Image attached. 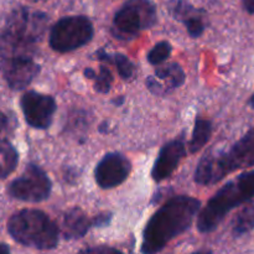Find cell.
<instances>
[{
  "label": "cell",
  "instance_id": "21",
  "mask_svg": "<svg viewBox=\"0 0 254 254\" xmlns=\"http://www.w3.org/2000/svg\"><path fill=\"white\" fill-rule=\"evenodd\" d=\"M15 122L14 117L7 116L5 112L0 111V144L5 141H10L15 130Z\"/></svg>",
  "mask_w": 254,
  "mask_h": 254
},
{
  "label": "cell",
  "instance_id": "25",
  "mask_svg": "<svg viewBox=\"0 0 254 254\" xmlns=\"http://www.w3.org/2000/svg\"><path fill=\"white\" fill-rule=\"evenodd\" d=\"M94 74H96V69H93V68H86L84 69V77H86V78H88V79H92L94 77Z\"/></svg>",
  "mask_w": 254,
  "mask_h": 254
},
{
  "label": "cell",
  "instance_id": "14",
  "mask_svg": "<svg viewBox=\"0 0 254 254\" xmlns=\"http://www.w3.org/2000/svg\"><path fill=\"white\" fill-rule=\"evenodd\" d=\"M169 11L174 19L179 20L185 25L191 37H200L206 29L201 10L196 9L184 0H173L169 4Z\"/></svg>",
  "mask_w": 254,
  "mask_h": 254
},
{
  "label": "cell",
  "instance_id": "18",
  "mask_svg": "<svg viewBox=\"0 0 254 254\" xmlns=\"http://www.w3.org/2000/svg\"><path fill=\"white\" fill-rule=\"evenodd\" d=\"M254 228V201L245 206L232 221V235L241 237Z\"/></svg>",
  "mask_w": 254,
  "mask_h": 254
},
{
  "label": "cell",
  "instance_id": "19",
  "mask_svg": "<svg viewBox=\"0 0 254 254\" xmlns=\"http://www.w3.org/2000/svg\"><path fill=\"white\" fill-rule=\"evenodd\" d=\"M92 81L94 82V89H96L98 93L107 94L109 93L112 88V83H113V74H112L111 69L106 66L104 64H101L99 67V71H96V74L92 78Z\"/></svg>",
  "mask_w": 254,
  "mask_h": 254
},
{
  "label": "cell",
  "instance_id": "5",
  "mask_svg": "<svg viewBox=\"0 0 254 254\" xmlns=\"http://www.w3.org/2000/svg\"><path fill=\"white\" fill-rule=\"evenodd\" d=\"M93 34V24L88 17L72 15L62 17L51 27L49 44L54 51L66 54L88 44Z\"/></svg>",
  "mask_w": 254,
  "mask_h": 254
},
{
  "label": "cell",
  "instance_id": "20",
  "mask_svg": "<svg viewBox=\"0 0 254 254\" xmlns=\"http://www.w3.org/2000/svg\"><path fill=\"white\" fill-rule=\"evenodd\" d=\"M171 45L168 41H160L156 45H154L153 49L148 52V62L153 66H159L164 64L171 55Z\"/></svg>",
  "mask_w": 254,
  "mask_h": 254
},
{
  "label": "cell",
  "instance_id": "24",
  "mask_svg": "<svg viewBox=\"0 0 254 254\" xmlns=\"http://www.w3.org/2000/svg\"><path fill=\"white\" fill-rule=\"evenodd\" d=\"M242 4L248 14H254V0H242Z\"/></svg>",
  "mask_w": 254,
  "mask_h": 254
},
{
  "label": "cell",
  "instance_id": "2",
  "mask_svg": "<svg viewBox=\"0 0 254 254\" xmlns=\"http://www.w3.org/2000/svg\"><path fill=\"white\" fill-rule=\"evenodd\" d=\"M254 197V170L241 174L226 184L212 197L207 205L197 213V230L200 233H211L221 225L226 216L238 206Z\"/></svg>",
  "mask_w": 254,
  "mask_h": 254
},
{
  "label": "cell",
  "instance_id": "17",
  "mask_svg": "<svg viewBox=\"0 0 254 254\" xmlns=\"http://www.w3.org/2000/svg\"><path fill=\"white\" fill-rule=\"evenodd\" d=\"M212 134V124L210 121L203 118H197L195 121V126H193L192 136L190 140V153L196 154L208 143Z\"/></svg>",
  "mask_w": 254,
  "mask_h": 254
},
{
  "label": "cell",
  "instance_id": "27",
  "mask_svg": "<svg viewBox=\"0 0 254 254\" xmlns=\"http://www.w3.org/2000/svg\"><path fill=\"white\" fill-rule=\"evenodd\" d=\"M250 104H251V107H252V108H254V93H253V96L251 97V99H250Z\"/></svg>",
  "mask_w": 254,
  "mask_h": 254
},
{
  "label": "cell",
  "instance_id": "12",
  "mask_svg": "<svg viewBox=\"0 0 254 254\" xmlns=\"http://www.w3.org/2000/svg\"><path fill=\"white\" fill-rule=\"evenodd\" d=\"M185 154V141H184L183 135L168 141L161 148L158 159L153 166V170H151L153 180L155 183H161L170 178L171 174L176 170L180 161L184 159Z\"/></svg>",
  "mask_w": 254,
  "mask_h": 254
},
{
  "label": "cell",
  "instance_id": "4",
  "mask_svg": "<svg viewBox=\"0 0 254 254\" xmlns=\"http://www.w3.org/2000/svg\"><path fill=\"white\" fill-rule=\"evenodd\" d=\"M7 231L15 242L39 251L57 247L60 230L44 211L25 208L17 211L7 221Z\"/></svg>",
  "mask_w": 254,
  "mask_h": 254
},
{
  "label": "cell",
  "instance_id": "9",
  "mask_svg": "<svg viewBox=\"0 0 254 254\" xmlns=\"http://www.w3.org/2000/svg\"><path fill=\"white\" fill-rule=\"evenodd\" d=\"M20 107L26 123L35 129L50 128L57 108L54 97L35 91H27L22 94Z\"/></svg>",
  "mask_w": 254,
  "mask_h": 254
},
{
  "label": "cell",
  "instance_id": "16",
  "mask_svg": "<svg viewBox=\"0 0 254 254\" xmlns=\"http://www.w3.org/2000/svg\"><path fill=\"white\" fill-rule=\"evenodd\" d=\"M96 57L101 62H104V64H114L118 71L119 76L123 79H131L134 77V73H135V66H134L133 62L123 54H108L104 50H98L96 52Z\"/></svg>",
  "mask_w": 254,
  "mask_h": 254
},
{
  "label": "cell",
  "instance_id": "1",
  "mask_svg": "<svg viewBox=\"0 0 254 254\" xmlns=\"http://www.w3.org/2000/svg\"><path fill=\"white\" fill-rule=\"evenodd\" d=\"M200 208L201 201L191 196L179 195L169 198L146 223L140 252H161L171 241L191 227Z\"/></svg>",
  "mask_w": 254,
  "mask_h": 254
},
{
  "label": "cell",
  "instance_id": "6",
  "mask_svg": "<svg viewBox=\"0 0 254 254\" xmlns=\"http://www.w3.org/2000/svg\"><path fill=\"white\" fill-rule=\"evenodd\" d=\"M155 22L156 9L150 0H128L114 15L112 30L118 39L130 40Z\"/></svg>",
  "mask_w": 254,
  "mask_h": 254
},
{
  "label": "cell",
  "instance_id": "3",
  "mask_svg": "<svg viewBox=\"0 0 254 254\" xmlns=\"http://www.w3.org/2000/svg\"><path fill=\"white\" fill-rule=\"evenodd\" d=\"M252 166H254V128L236 141L227 151L206 154L196 168L193 180L198 185H213L231 173Z\"/></svg>",
  "mask_w": 254,
  "mask_h": 254
},
{
  "label": "cell",
  "instance_id": "13",
  "mask_svg": "<svg viewBox=\"0 0 254 254\" xmlns=\"http://www.w3.org/2000/svg\"><path fill=\"white\" fill-rule=\"evenodd\" d=\"M185 78V72L180 64H169L165 66L159 64L154 74L146 78V87L153 94L163 96L183 86Z\"/></svg>",
  "mask_w": 254,
  "mask_h": 254
},
{
  "label": "cell",
  "instance_id": "11",
  "mask_svg": "<svg viewBox=\"0 0 254 254\" xmlns=\"http://www.w3.org/2000/svg\"><path fill=\"white\" fill-rule=\"evenodd\" d=\"M0 71L7 86L20 91L36 78L40 73V64L32 57H1Z\"/></svg>",
  "mask_w": 254,
  "mask_h": 254
},
{
  "label": "cell",
  "instance_id": "7",
  "mask_svg": "<svg viewBox=\"0 0 254 254\" xmlns=\"http://www.w3.org/2000/svg\"><path fill=\"white\" fill-rule=\"evenodd\" d=\"M47 24L49 17L45 12L19 6L7 15L2 31L20 41L36 46L46 32Z\"/></svg>",
  "mask_w": 254,
  "mask_h": 254
},
{
  "label": "cell",
  "instance_id": "22",
  "mask_svg": "<svg viewBox=\"0 0 254 254\" xmlns=\"http://www.w3.org/2000/svg\"><path fill=\"white\" fill-rule=\"evenodd\" d=\"M112 220V213L104 212L101 213V215L96 216L93 218V227H101V226H108L109 222Z\"/></svg>",
  "mask_w": 254,
  "mask_h": 254
},
{
  "label": "cell",
  "instance_id": "23",
  "mask_svg": "<svg viewBox=\"0 0 254 254\" xmlns=\"http://www.w3.org/2000/svg\"><path fill=\"white\" fill-rule=\"evenodd\" d=\"M81 252L83 253H119L118 250L112 247H93V248H86V250H82Z\"/></svg>",
  "mask_w": 254,
  "mask_h": 254
},
{
  "label": "cell",
  "instance_id": "10",
  "mask_svg": "<svg viewBox=\"0 0 254 254\" xmlns=\"http://www.w3.org/2000/svg\"><path fill=\"white\" fill-rule=\"evenodd\" d=\"M131 171V164L128 158L121 153H108L97 164L94 179L101 189L117 188L128 179Z\"/></svg>",
  "mask_w": 254,
  "mask_h": 254
},
{
  "label": "cell",
  "instance_id": "28",
  "mask_svg": "<svg viewBox=\"0 0 254 254\" xmlns=\"http://www.w3.org/2000/svg\"><path fill=\"white\" fill-rule=\"evenodd\" d=\"M30 1H34V2H37V1H46V0H30Z\"/></svg>",
  "mask_w": 254,
  "mask_h": 254
},
{
  "label": "cell",
  "instance_id": "15",
  "mask_svg": "<svg viewBox=\"0 0 254 254\" xmlns=\"http://www.w3.org/2000/svg\"><path fill=\"white\" fill-rule=\"evenodd\" d=\"M91 227H93V221L81 208H69L64 215L62 235L66 240H79L87 235Z\"/></svg>",
  "mask_w": 254,
  "mask_h": 254
},
{
  "label": "cell",
  "instance_id": "26",
  "mask_svg": "<svg viewBox=\"0 0 254 254\" xmlns=\"http://www.w3.org/2000/svg\"><path fill=\"white\" fill-rule=\"evenodd\" d=\"M10 252V248L4 243H0V254H6Z\"/></svg>",
  "mask_w": 254,
  "mask_h": 254
},
{
  "label": "cell",
  "instance_id": "8",
  "mask_svg": "<svg viewBox=\"0 0 254 254\" xmlns=\"http://www.w3.org/2000/svg\"><path fill=\"white\" fill-rule=\"evenodd\" d=\"M51 190L52 183L50 178L35 164H29L21 176L11 181L7 188V192L12 198L31 203L47 200Z\"/></svg>",
  "mask_w": 254,
  "mask_h": 254
}]
</instances>
